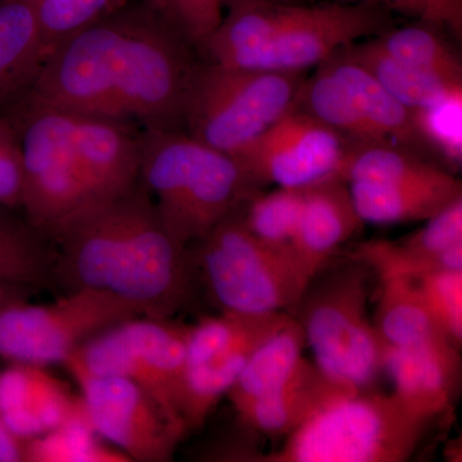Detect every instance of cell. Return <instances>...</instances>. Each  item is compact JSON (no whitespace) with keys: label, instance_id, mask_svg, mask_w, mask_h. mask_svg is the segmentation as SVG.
<instances>
[{"label":"cell","instance_id":"obj_34","mask_svg":"<svg viewBox=\"0 0 462 462\" xmlns=\"http://www.w3.org/2000/svg\"><path fill=\"white\" fill-rule=\"evenodd\" d=\"M23 158L20 136L7 116L0 114V206L21 207Z\"/></svg>","mask_w":462,"mask_h":462},{"label":"cell","instance_id":"obj_27","mask_svg":"<svg viewBox=\"0 0 462 462\" xmlns=\"http://www.w3.org/2000/svg\"><path fill=\"white\" fill-rule=\"evenodd\" d=\"M372 41L379 50L404 65L462 85V66L457 54L430 26L392 27Z\"/></svg>","mask_w":462,"mask_h":462},{"label":"cell","instance_id":"obj_5","mask_svg":"<svg viewBox=\"0 0 462 462\" xmlns=\"http://www.w3.org/2000/svg\"><path fill=\"white\" fill-rule=\"evenodd\" d=\"M369 264L333 258L309 282L291 316L316 365L343 387L370 391L384 372V343L367 312Z\"/></svg>","mask_w":462,"mask_h":462},{"label":"cell","instance_id":"obj_7","mask_svg":"<svg viewBox=\"0 0 462 462\" xmlns=\"http://www.w3.org/2000/svg\"><path fill=\"white\" fill-rule=\"evenodd\" d=\"M306 78V72L236 69L203 60L181 130L236 157L296 106Z\"/></svg>","mask_w":462,"mask_h":462},{"label":"cell","instance_id":"obj_33","mask_svg":"<svg viewBox=\"0 0 462 462\" xmlns=\"http://www.w3.org/2000/svg\"><path fill=\"white\" fill-rule=\"evenodd\" d=\"M461 109L462 96L413 111L424 148H433L431 151L454 166L461 163Z\"/></svg>","mask_w":462,"mask_h":462},{"label":"cell","instance_id":"obj_16","mask_svg":"<svg viewBox=\"0 0 462 462\" xmlns=\"http://www.w3.org/2000/svg\"><path fill=\"white\" fill-rule=\"evenodd\" d=\"M373 272L415 279L439 270H462V197L428 218L420 230L400 242L365 243L354 256Z\"/></svg>","mask_w":462,"mask_h":462},{"label":"cell","instance_id":"obj_6","mask_svg":"<svg viewBox=\"0 0 462 462\" xmlns=\"http://www.w3.org/2000/svg\"><path fill=\"white\" fill-rule=\"evenodd\" d=\"M430 422L394 393L356 392L325 407L261 461L403 462L415 454Z\"/></svg>","mask_w":462,"mask_h":462},{"label":"cell","instance_id":"obj_36","mask_svg":"<svg viewBox=\"0 0 462 462\" xmlns=\"http://www.w3.org/2000/svg\"><path fill=\"white\" fill-rule=\"evenodd\" d=\"M26 440L9 430L0 415V462H26Z\"/></svg>","mask_w":462,"mask_h":462},{"label":"cell","instance_id":"obj_24","mask_svg":"<svg viewBox=\"0 0 462 462\" xmlns=\"http://www.w3.org/2000/svg\"><path fill=\"white\" fill-rule=\"evenodd\" d=\"M305 345L303 331L291 316L281 329L257 346L227 392L234 409L238 411L287 383L305 363Z\"/></svg>","mask_w":462,"mask_h":462},{"label":"cell","instance_id":"obj_22","mask_svg":"<svg viewBox=\"0 0 462 462\" xmlns=\"http://www.w3.org/2000/svg\"><path fill=\"white\" fill-rule=\"evenodd\" d=\"M348 188L361 220L376 225L427 221L462 197L458 179L440 185L352 181Z\"/></svg>","mask_w":462,"mask_h":462},{"label":"cell","instance_id":"obj_13","mask_svg":"<svg viewBox=\"0 0 462 462\" xmlns=\"http://www.w3.org/2000/svg\"><path fill=\"white\" fill-rule=\"evenodd\" d=\"M351 143L294 106L234 158L260 187L307 189L334 179L343 180Z\"/></svg>","mask_w":462,"mask_h":462},{"label":"cell","instance_id":"obj_26","mask_svg":"<svg viewBox=\"0 0 462 462\" xmlns=\"http://www.w3.org/2000/svg\"><path fill=\"white\" fill-rule=\"evenodd\" d=\"M29 223L0 215V282L38 289L56 284L57 251Z\"/></svg>","mask_w":462,"mask_h":462},{"label":"cell","instance_id":"obj_20","mask_svg":"<svg viewBox=\"0 0 462 462\" xmlns=\"http://www.w3.org/2000/svg\"><path fill=\"white\" fill-rule=\"evenodd\" d=\"M325 63L351 91L375 142L392 143L418 154L424 151L413 111L391 96L365 67L343 51L334 54Z\"/></svg>","mask_w":462,"mask_h":462},{"label":"cell","instance_id":"obj_29","mask_svg":"<svg viewBox=\"0 0 462 462\" xmlns=\"http://www.w3.org/2000/svg\"><path fill=\"white\" fill-rule=\"evenodd\" d=\"M87 415L44 436L26 440V462H125L121 451L99 442Z\"/></svg>","mask_w":462,"mask_h":462},{"label":"cell","instance_id":"obj_38","mask_svg":"<svg viewBox=\"0 0 462 462\" xmlns=\"http://www.w3.org/2000/svg\"><path fill=\"white\" fill-rule=\"evenodd\" d=\"M25 303V302H23ZM18 305L16 302H11V300H0V312L3 311V310L7 309L9 306Z\"/></svg>","mask_w":462,"mask_h":462},{"label":"cell","instance_id":"obj_18","mask_svg":"<svg viewBox=\"0 0 462 462\" xmlns=\"http://www.w3.org/2000/svg\"><path fill=\"white\" fill-rule=\"evenodd\" d=\"M357 391L330 379L318 365L305 360L278 389L238 410L243 424L272 438H287L339 398Z\"/></svg>","mask_w":462,"mask_h":462},{"label":"cell","instance_id":"obj_2","mask_svg":"<svg viewBox=\"0 0 462 462\" xmlns=\"http://www.w3.org/2000/svg\"><path fill=\"white\" fill-rule=\"evenodd\" d=\"M54 281L69 291L100 289L151 319H170L193 293L188 248L170 236L139 179L117 199L84 209L58 227Z\"/></svg>","mask_w":462,"mask_h":462},{"label":"cell","instance_id":"obj_12","mask_svg":"<svg viewBox=\"0 0 462 462\" xmlns=\"http://www.w3.org/2000/svg\"><path fill=\"white\" fill-rule=\"evenodd\" d=\"M291 316L288 312H223L189 327L180 406L188 430L202 427L257 346L281 329Z\"/></svg>","mask_w":462,"mask_h":462},{"label":"cell","instance_id":"obj_30","mask_svg":"<svg viewBox=\"0 0 462 462\" xmlns=\"http://www.w3.org/2000/svg\"><path fill=\"white\" fill-rule=\"evenodd\" d=\"M45 57L56 45L125 0H32ZM45 60V58H44Z\"/></svg>","mask_w":462,"mask_h":462},{"label":"cell","instance_id":"obj_23","mask_svg":"<svg viewBox=\"0 0 462 462\" xmlns=\"http://www.w3.org/2000/svg\"><path fill=\"white\" fill-rule=\"evenodd\" d=\"M44 58L32 0H0V107L29 87Z\"/></svg>","mask_w":462,"mask_h":462},{"label":"cell","instance_id":"obj_15","mask_svg":"<svg viewBox=\"0 0 462 462\" xmlns=\"http://www.w3.org/2000/svg\"><path fill=\"white\" fill-rule=\"evenodd\" d=\"M0 415L17 437L32 439L81 418L85 409L45 366L9 363L0 369Z\"/></svg>","mask_w":462,"mask_h":462},{"label":"cell","instance_id":"obj_37","mask_svg":"<svg viewBox=\"0 0 462 462\" xmlns=\"http://www.w3.org/2000/svg\"><path fill=\"white\" fill-rule=\"evenodd\" d=\"M224 8L229 9L236 5H248V3H303V0H221Z\"/></svg>","mask_w":462,"mask_h":462},{"label":"cell","instance_id":"obj_32","mask_svg":"<svg viewBox=\"0 0 462 462\" xmlns=\"http://www.w3.org/2000/svg\"><path fill=\"white\" fill-rule=\"evenodd\" d=\"M203 58L207 42L223 20L221 0H147Z\"/></svg>","mask_w":462,"mask_h":462},{"label":"cell","instance_id":"obj_4","mask_svg":"<svg viewBox=\"0 0 462 462\" xmlns=\"http://www.w3.org/2000/svg\"><path fill=\"white\" fill-rule=\"evenodd\" d=\"M141 181L170 236L188 248L256 194L236 158L182 130L143 129Z\"/></svg>","mask_w":462,"mask_h":462},{"label":"cell","instance_id":"obj_1","mask_svg":"<svg viewBox=\"0 0 462 462\" xmlns=\"http://www.w3.org/2000/svg\"><path fill=\"white\" fill-rule=\"evenodd\" d=\"M200 58L147 0H125L56 45L20 97L145 130H181Z\"/></svg>","mask_w":462,"mask_h":462},{"label":"cell","instance_id":"obj_14","mask_svg":"<svg viewBox=\"0 0 462 462\" xmlns=\"http://www.w3.org/2000/svg\"><path fill=\"white\" fill-rule=\"evenodd\" d=\"M81 389L85 415L99 437L132 461H171L185 436L167 422L156 403L124 376L91 373L71 358L63 361Z\"/></svg>","mask_w":462,"mask_h":462},{"label":"cell","instance_id":"obj_3","mask_svg":"<svg viewBox=\"0 0 462 462\" xmlns=\"http://www.w3.org/2000/svg\"><path fill=\"white\" fill-rule=\"evenodd\" d=\"M393 23L392 12L374 2L248 3L227 9L203 58L236 69L306 72Z\"/></svg>","mask_w":462,"mask_h":462},{"label":"cell","instance_id":"obj_25","mask_svg":"<svg viewBox=\"0 0 462 462\" xmlns=\"http://www.w3.org/2000/svg\"><path fill=\"white\" fill-rule=\"evenodd\" d=\"M343 53L365 67L404 107L419 111L462 96V85L419 71L379 50L372 39L343 48Z\"/></svg>","mask_w":462,"mask_h":462},{"label":"cell","instance_id":"obj_35","mask_svg":"<svg viewBox=\"0 0 462 462\" xmlns=\"http://www.w3.org/2000/svg\"><path fill=\"white\" fill-rule=\"evenodd\" d=\"M340 3L374 2L391 12L406 14L431 23H460L461 0H334Z\"/></svg>","mask_w":462,"mask_h":462},{"label":"cell","instance_id":"obj_17","mask_svg":"<svg viewBox=\"0 0 462 462\" xmlns=\"http://www.w3.org/2000/svg\"><path fill=\"white\" fill-rule=\"evenodd\" d=\"M348 184L340 179L305 189V202L291 252L306 288L340 245L363 227Z\"/></svg>","mask_w":462,"mask_h":462},{"label":"cell","instance_id":"obj_28","mask_svg":"<svg viewBox=\"0 0 462 462\" xmlns=\"http://www.w3.org/2000/svg\"><path fill=\"white\" fill-rule=\"evenodd\" d=\"M303 202L305 189L278 188L266 194L257 191L243 203V221L264 245L291 252Z\"/></svg>","mask_w":462,"mask_h":462},{"label":"cell","instance_id":"obj_11","mask_svg":"<svg viewBox=\"0 0 462 462\" xmlns=\"http://www.w3.org/2000/svg\"><path fill=\"white\" fill-rule=\"evenodd\" d=\"M142 315L130 300L89 288L69 291L51 305L9 306L0 312V358L39 366L62 364L97 334Z\"/></svg>","mask_w":462,"mask_h":462},{"label":"cell","instance_id":"obj_31","mask_svg":"<svg viewBox=\"0 0 462 462\" xmlns=\"http://www.w3.org/2000/svg\"><path fill=\"white\" fill-rule=\"evenodd\" d=\"M422 302L452 345L462 343V270H439L421 273L413 279Z\"/></svg>","mask_w":462,"mask_h":462},{"label":"cell","instance_id":"obj_19","mask_svg":"<svg viewBox=\"0 0 462 462\" xmlns=\"http://www.w3.org/2000/svg\"><path fill=\"white\" fill-rule=\"evenodd\" d=\"M383 365L393 382V393L416 415L430 421L451 406L460 375L457 349L384 345Z\"/></svg>","mask_w":462,"mask_h":462},{"label":"cell","instance_id":"obj_9","mask_svg":"<svg viewBox=\"0 0 462 462\" xmlns=\"http://www.w3.org/2000/svg\"><path fill=\"white\" fill-rule=\"evenodd\" d=\"M242 206L197 240L199 266L221 312H291L306 284L291 252L264 245L243 221Z\"/></svg>","mask_w":462,"mask_h":462},{"label":"cell","instance_id":"obj_21","mask_svg":"<svg viewBox=\"0 0 462 462\" xmlns=\"http://www.w3.org/2000/svg\"><path fill=\"white\" fill-rule=\"evenodd\" d=\"M379 278V302L374 325L384 345L458 351L438 329L413 279L394 273H383Z\"/></svg>","mask_w":462,"mask_h":462},{"label":"cell","instance_id":"obj_10","mask_svg":"<svg viewBox=\"0 0 462 462\" xmlns=\"http://www.w3.org/2000/svg\"><path fill=\"white\" fill-rule=\"evenodd\" d=\"M188 333V325L170 319L134 318L97 334L67 358L91 373L132 380L170 425L187 434L180 406Z\"/></svg>","mask_w":462,"mask_h":462},{"label":"cell","instance_id":"obj_8","mask_svg":"<svg viewBox=\"0 0 462 462\" xmlns=\"http://www.w3.org/2000/svg\"><path fill=\"white\" fill-rule=\"evenodd\" d=\"M3 109L16 127L23 149L21 207L26 221L51 236L93 206L87 160L76 142L71 114L20 96Z\"/></svg>","mask_w":462,"mask_h":462}]
</instances>
